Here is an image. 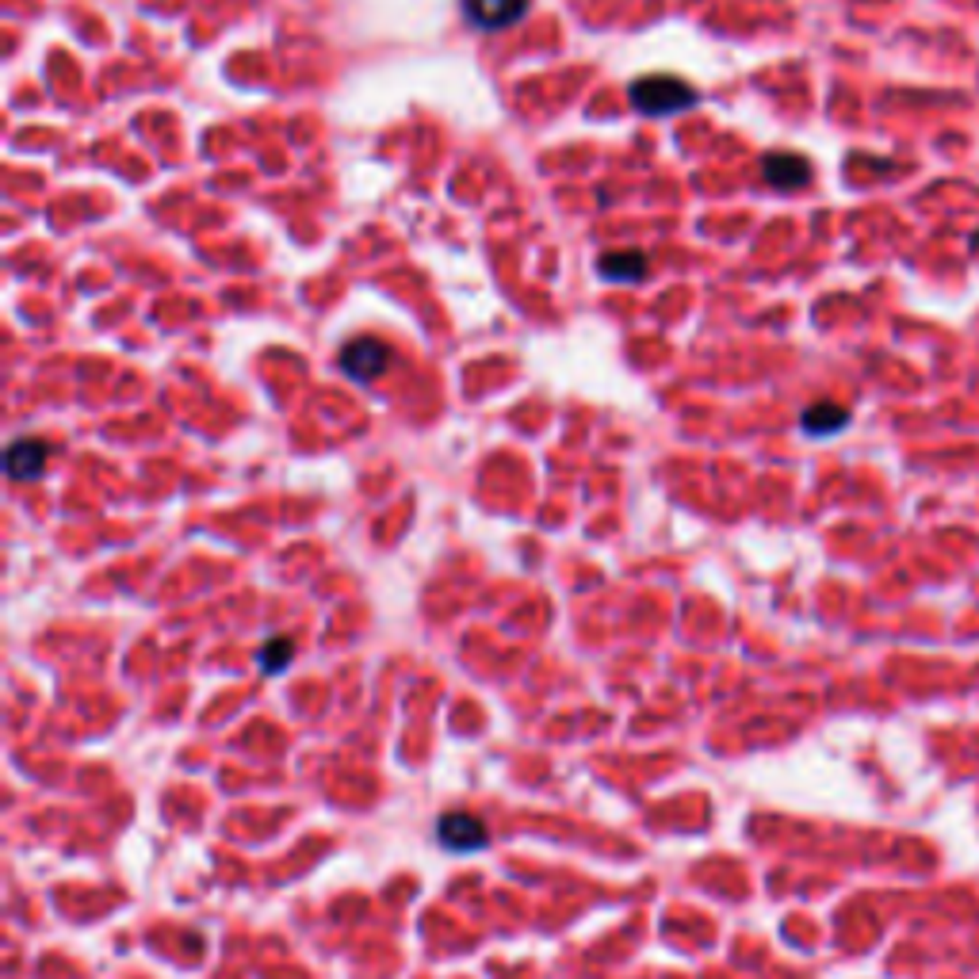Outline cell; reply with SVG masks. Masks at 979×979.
<instances>
[{"label":"cell","mask_w":979,"mask_h":979,"mask_svg":"<svg viewBox=\"0 0 979 979\" xmlns=\"http://www.w3.org/2000/svg\"><path fill=\"white\" fill-rule=\"evenodd\" d=\"M628 96H632V107L643 111V115H673V111H685L697 104V88L666 73L639 77L628 88Z\"/></svg>","instance_id":"1"},{"label":"cell","mask_w":979,"mask_h":979,"mask_svg":"<svg viewBox=\"0 0 979 979\" xmlns=\"http://www.w3.org/2000/svg\"><path fill=\"white\" fill-rule=\"evenodd\" d=\"M341 372L356 383H375L391 372V345L379 337H352L341 348Z\"/></svg>","instance_id":"2"},{"label":"cell","mask_w":979,"mask_h":979,"mask_svg":"<svg viewBox=\"0 0 979 979\" xmlns=\"http://www.w3.org/2000/svg\"><path fill=\"white\" fill-rule=\"evenodd\" d=\"M46 463H51V448L39 437H15L5 452V471L12 483H31V478H39L46 471Z\"/></svg>","instance_id":"3"},{"label":"cell","mask_w":979,"mask_h":979,"mask_svg":"<svg viewBox=\"0 0 979 979\" xmlns=\"http://www.w3.org/2000/svg\"><path fill=\"white\" fill-rule=\"evenodd\" d=\"M532 0H463V15L478 31H505L528 12Z\"/></svg>","instance_id":"4"},{"label":"cell","mask_w":979,"mask_h":979,"mask_svg":"<svg viewBox=\"0 0 979 979\" xmlns=\"http://www.w3.org/2000/svg\"><path fill=\"white\" fill-rule=\"evenodd\" d=\"M437 838L448 849L471 854V849H483L486 845V827L478 823L475 815H467V811H452V815H444L440 823H437Z\"/></svg>","instance_id":"5"},{"label":"cell","mask_w":979,"mask_h":979,"mask_svg":"<svg viewBox=\"0 0 979 979\" xmlns=\"http://www.w3.org/2000/svg\"><path fill=\"white\" fill-rule=\"evenodd\" d=\"M762 176L773 188L780 191H792V188H804L811 180V165H808V157H799V153H765L762 157Z\"/></svg>","instance_id":"6"},{"label":"cell","mask_w":979,"mask_h":979,"mask_svg":"<svg viewBox=\"0 0 979 979\" xmlns=\"http://www.w3.org/2000/svg\"><path fill=\"white\" fill-rule=\"evenodd\" d=\"M647 256L639 249H616V253H605L597 261V272L605 280H616V283H635L647 276Z\"/></svg>","instance_id":"7"},{"label":"cell","mask_w":979,"mask_h":979,"mask_svg":"<svg viewBox=\"0 0 979 979\" xmlns=\"http://www.w3.org/2000/svg\"><path fill=\"white\" fill-rule=\"evenodd\" d=\"M845 421H849V413L838 402H815V406L804 410V429L815 432V437H823V432H838Z\"/></svg>","instance_id":"8"},{"label":"cell","mask_w":979,"mask_h":979,"mask_svg":"<svg viewBox=\"0 0 979 979\" xmlns=\"http://www.w3.org/2000/svg\"><path fill=\"white\" fill-rule=\"evenodd\" d=\"M291 654H295L291 639H268V643L261 647V654H256V662H261L264 673H280V670L291 666Z\"/></svg>","instance_id":"9"}]
</instances>
